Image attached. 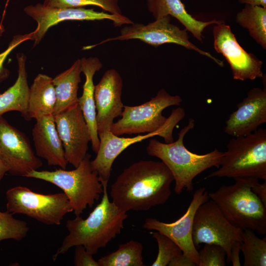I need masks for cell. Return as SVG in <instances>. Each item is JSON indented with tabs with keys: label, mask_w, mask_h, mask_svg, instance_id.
I'll list each match as a JSON object with an SVG mask.
<instances>
[{
	"label": "cell",
	"mask_w": 266,
	"mask_h": 266,
	"mask_svg": "<svg viewBox=\"0 0 266 266\" xmlns=\"http://www.w3.org/2000/svg\"><path fill=\"white\" fill-rule=\"evenodd\" d=\"M173 181L172 174L162 161H138L124 169L111 185L112 202L127 212L148 210L167 201Z\"/></svg>",
	"instance_id": "obj_1"
},
{
	"label": "cell",
	"mask_w": 266,
	"mask_h": 266,
	"mask_svg": "<svg viewBox=\"0 0 266 266\" xmlns=\"http://www.w3.org/2000/svg\"><path fill=\"white\" fill-rule=\"evenodd\" d=\"M103 186L101 201L84 219L76 216L66 221L68 233L65 237L60 247L52 256L53 261L77 245H83L92 255L104 248L124 228V221L128 217L127 212L120 209L110 201L107 194V184Z\"/></svg>",
	"instance_id": "obj_2"
},
{
	"label": "cell",
	"mask_w": 266,
	"mask_h": 266,
	"mask_svg": "<svg viewBox=\"0 0 266 266\" xmlns=\"http://www.w3.org/2000/svg\"><path fill=\"white\" fill-rule=\"evenodd\" d=\"M194 126L195 120L190 118L187 125L180 131L176 141L166 143L151 139L146 147L148 155L160 159L170 171L175 181L174 191L177 194H181L184 189L192 191L194 178L208 168H218L224 155V152L216 148L202 155L190 151L185 146L183 139Z\"/></svg>",
	"instance_id": "obj_3"
},
{
	"label": "cell",
	"mask_w": 266,
	"mask_h": 266,
	"mask_svg": "<svg viewBox=\"0 0 266 266\" xmlns=\"http://www.w3.org/2000/svg\"><path fill=\"white\" fill-rule=\"evenodd\" d=\"M257 179L234 178V184L223 185L208 193V196L233 225L263 235L266 233V206L251 189Z\"/></svg>",
	"instance_id": "obj_4"
},
{
	"label": "cell",
	"mask_w": 266,
	"mask_h": 266,
	"mask_svg": "<svg viewBox=\"0 0 266 266\" xmlns=\"http://www.w3.org/2000/svg\"><path fill=\"white\" fill-rule=\"evenodd\" d=\"M181 97L172 96L164 89L150 100L136 106L124 105L121 118L114 122L110 132L117 136L123 134L147 133L162 130L173 131L175 126L184 117L181 107L172 110L168 118L163 115L166 108L180 105Z\"/></svg>",
	"instance_id": "obj_5"
},
{
	"label": "cell",
	"mask_w": 266,
	"mask_h": 266,
	"mask_svg": "<svg viewBox=\"0 0 266 266\" xmlns=\"http://www.w3.org/2000/svg\"><path fill=\"white\" fill-rule=\"evenodd\" d=\"M212 177H254L266 180V130L259 128L245 136L233 137Z\"/></svg>",
	"instance_id": "obj_6"
},
{
	"label": "cell",
	"mask_w": 266,
	"mask_h": 266,
	"mask_svg": "<svg viewBox=\"0 0 266 266\" xmlns=\"http://www.w3.org/2000/svg\"><path fill=\"white\" fill-rule=\"evenodd\" d=\"M91 155L87 154L79 165L71 170H32L26 177L49 182L63 191L76 216H80L87 206L92 207L103 193V186L97 172L92 168Z\"/></svg>",
	"instance_id": "obj_7"
},
{
	"label": "cell",
	"mask_w": 266,
	"mask_h": 266,
	"mask_svg": "<svg viewBox=\"0 0 266 266\" xmlns=\"http://www.w3.org/2000/svg\"><path fill=\"white\" fill-rule=\"evenodd\" d=\"M6 211L21 214L48 225H59L64 216L73 211L64 193L42 194L18 186L5 193Z\"/></svg>",
	"instance_id": "obj_8"
},
{
	"label": "cell",
	"mask_w": 266,
	"mask_h": 266,
	"mask_svg": "<svg viewBox=\"0 0 266 266\" xmlns=\"http://www.w3.org/2000/svg\"><path fill=\"white\" fill-rule=\"evenodd\" d=\"M130 39H138L155 47L166 43L176 44L195 51L211 59L219 66H224L223 61L192 43L189 39L187 30H181L171 23L170 16L155 19V21L147 25L140 23L127 25L121 29L120 34L117 36L107 38L94 45L85 47L84 49H89L107 42Z\"/></svg>",
	"instance_id": "obj_9"
},
{
	"label": "cell",
	"mask_w": 266,
	"mask_h": 266,
	"mask_svg": "<svg viewBox=\"0 0 266 266\" xmlns=\"http://www.w3.org/2000/svg\"><path fill=\"white\" fill-rule=\"evenodd\" d=\"M243 231L230 223L216 203L209 200L196 212L192 239L196 247L201 243L221 246L226 251L227 262L230 263L232 247L235 243L241 242Z\"/></svg>",
	"instance_id": "obj_10"
},
{
	"label": "cell",
	"mask_w": 266,
	"mask_h": 266,
	"mask_svg": "<svg viewBox=\"0 0 266 266\" xmlns=\"http://www.w3.org/2000/svg\"><path fill=\"white\" fill-rule=\"evenodd\" d=\"M24 10L37 23L36 29L32 32L34 46L40 42L50 28L65 21L109 20L116 27L133 23L123 14H112L83 7L59 8L37 3L28 5Z\"/></svg>",
	"instance_id": "obj_11"
},
{
	"label": "cell",
	"mask_w": 266,
	"mask_h": 266,
	"mask_svg": "<svg viewBox=\"0 0 266 266\" xmlns=\"http://www.w3.org/2000/svg\"><path fill=\"white\" fill-rule=\"evenodd\" d=\"M0 160L12 175L25 176L42 166L25 133L0 116Z\"/></svg>",
	"instance_id": "obj_12"
},
{
	"label": "cell",
	"mask_w": 266,
	"mask_h": 266,
	"mask_svg": "<svg viewBox=\"0 0 266 266\" xmlns=\"http://www.w3.org/2000/svg\"><path fill=\"white\" fill-rule=\"evenodd\" d=\"M215 25L213 28L214 48L230 65L233 79L244 81L263 77V62L240 46L230 26L224 22Z\"/></svg>",
	"instance_id": "obj_13"
},
{
	"label": "cell",
	"mask_w": 266,
	"mask_h": 266,
	"mask_svg": "<svg viewBox=\"0 0 266 266\" xmlns=\"http://www.w3.org/2000/svg\"><path fill=\"white\" fill-rule=\"evenodd\" d=\"M67 163L76 167L87 154L91 135L78 102L54 115Z\"/></svg>",
	"instance_id": "obj_14"
},
{
	"label": "cell",
	"mask_w": 266,
	"mask_h": 266,
	"mask_svg": "<svg viewBox=\"0 0 266 266\" xmlns=\"http://www.w3.org/2000/svg\"><path fill=\"white\" fill-rule=\"evenodd\" d=\"M209 200L208 193L204 187L195 191L186 212L172 223H165L154 218L145 220L143 228L155 230L173 240L183 253L198 265L199 252L192 239V230L195 215L198 207Z\"/></svg>",
	"instance_id": "obj_15"
},
{
	"label": "cell",
	"mask_w": 266,
	"mask_h": 266,
	"mask_svg": "<svg viewBox=\"0 0 266 266\" xmlns=\"http://www.w3.org/2000/svg\"><path fill=\"white\" fill-rule=\"evenodd\" d=\"M123 86L121 75L113 68L107 70L95 86L98 134L110 131L114 120L121 116L124 106L122 101Z\"/></svg>",
	"instance_id": "obj_16"
},
{
	"label": "cell",
	"mask_w": 266,
	"mask_h": 266,
	"mask_svg": "<svg viewBox=\"0 0 266 266\" xmlns=\"http://www.w3.org/2000/svg\"><path fill=\"white\" fill-rule=\"evenodd\" d=\"M100 146L95 158L91 161L92 169L97 172L102 184H107L110 177L112 165L116 158L130 145L142 140L159 135L165 143L174 141L173 131L162 130L133 137L117 136L110 131L98 134Z\"/></svg>",
	"instance_id": "obj_17"
},
{
	"label": "cell",
	"mask_w": 266,
	"mask_h": 266,
	"mask_svg": "<svg viewBox=\"0 0 266 266\" xmlns=\"http://www.w3.org/2000/svg\"><path fill=\"white\" fill-rule=\"evenodd\" d=\"M266 123V90L254 88L226 120L224 132L233 137L245 136Z\"/></svg>",
	"instance_id": "obj_18"
},
{
	"label": "cell",
	"mask_w": 266,
	"mask_h": 266,
	"mask_svg": "<svg viewBox=\"0 0 266 266\" xmlns=\"http://www.w3.org/2000/svg\"><path fill=\"white\" fill-rule=\"evenodd\" d=\"M32 136L38 157L45 160L49 166L66 168L68 163L53 115L45 116L36 120L32 130Z\"/></svg>",
	"instance_id": "obj_19"
},
{
	"label": "cell",
	"mask_w": 266,
	"mask_h": 266,
	"mask_svg": "<svg viewBox=\"0 0 266 266\" xmlns=\"http://www.w3.org/2000/svg\"><path fill=\"white\" fill-rule=\"evenodd\" d=\"M80 60L81 71L85 76V81L82 95L78 98V101L89 130L92 150L97 153L100 142L96 123L93 79L95 73L102 68V64L97 57L82 58Z\"/></svg>",
	"instance_id": "obj_20"
},
{
	"label": "cell",
	"mask_w": 266,
	"mask_h": 266,
	"mask_svg": "<svg viewBox=\"0 0 266 266\" xmlns=\"http://www.w3.org/2000/svg\"><path fill=\"white\" fill-rule=\"evenodd\" d=\"M146 2L148 10L155 19L172 16L200 42L202 41V32L206 27L224 22L216 20L204 22L196 19L187 11L181 0H146Z\"/></svg>",
	"instance_id": "obj_21"
},
{
	"label": "cell",
	"mask_w": 266,
	"mask_h": 266,
	"mask_svg": "<svg viewBox=\"0 0 266 266\" xmlns=\"http://www.w3.org/2000/svg\"><path fill=\"white\" fill-rule=\"evenodd\" d=\"M17 59V78L13 85L0 94V116L7 112L16 111L29 120L28 106L30 87L26 71V57L23 54H18Z\"/></svg>",
	"instance_id": "obj_22"
},
{
	"label": "cell",
	"mask_w": 266,
	"mask_h": 266,
	"mask_svg": "<svg viewBox=\"0 0 266 266\" xmlns=\"http://www.w3.org/2000/svg\"><path fill=\"white\" fill-rule=\"evenodd\" d=\"M56 101L53 78L44 74H38L29 89V120H36L45 116L53 115Z\"/></svg>",
	"instance_id": "obj_23"
},
{
	"label": "cell",
	"mask_w": 266,
	"mask_h": 266,
	"mask_svg": "<svg viewBox=\"0 0 266 266\" xmlns=\"http://www.w3.org/2000/svg\"><path fill=\"white\" fill-rule=\"evenodd\" d=\"M81 72V60L77 59L69 68L53 78L56 99L53 115L78 102Z\"/></svg>",
	"instance_id": "obj_24"
},
{
	"label": "cell",
	"mask_w": 266,
	"mask_h": 266,
	"mask_svg": "<svg viewBox=\"0 0 266 266\" xmlns=\"http://www.w3.org/2000/svg\"><path fill=\"white\" fill-rule=\"evenodd\" d=\"M235 21L246 29L250 36L266 49V7L245 4L237 13Z\"/></svg>",
	"instance_id": "obj_25"
},
{
	"label": "cell",
	"mask_w": 266,
	"mask_h": 266,
	"mask_svg": "<svg viewBox=\"0 0 266 266\" xmlns=\"http://www.w3.org/2000/svg\"><path fill=\"white\" fill-rule=\"evenodd\" d=\"M142 244L131 240L120 244L118 249L98 261L100 266H144Z\"/></svg>",
	"instance_id": "obj_26"
},
{
	"label": "cell",
	"mask_w": 266,
	"mask_h": 266,
	"mask_svg": "<svg viewBox=\"0 0 266 266\" xmlns=\"http://www.w3.org/2000/svg\"><path fill=\"white\" fill-rule=\"evenodd\" d=\"M240 251L244 266H266V240L258 237L254 231L246 229L242 233Z\"/></svg>",
	"instance_id": "obj_27"
},
{
	"label": "cell",
	"mask_w": 266,
	"mask_h": 266,
	"mask_svg": "<svg viewBox=\"0 0 266 266\" xmlns=\"http://www.w3.org/2000/svg\"><path fill=\"white\" fill-rule=\"evenodd\" d=\"M13 215L7 211H0V241L6 239L21 241L28 234L29 228L27 223Z\"/></svg>",
	"instance_id": "obj_28"
},
{
	"label": "cell",
	"mask_w": 266,
	"mask_h": 266,
	"mask_svg": "<svg viewBox=\"0 0 266 266\" xmlns=\"http://www.w3.org/2000/svg\"><path fill=\"white\" fill-rule=\"evenodd\" d=\"M119 1V0H44L43 4L59 8L82 7L87 5H95L109 13L122 15Z\"/></svg>",
	"instance_id": "obj_29"
},
{
	"label": "cell",
	"mask_w": 266,
	"mask_h": 266,
	"mask_svg": "<svg viewBox=\"0 0 266 266\" xmlns=\"http://www.w3.org/2000/svg\"><path fill=\"white\" fill-rule=\"evenodd\" d=\"M158 246V253L152 266H166L183 253L181 249L173 240L158 232H152Z\"/></svg>",
	"instance_id": "obj_30"
},
{
	"label": "cell",
	"mask_w": 266,
	"mask_h": 266,
	"mask_svg": "<svg viewBox=\"0 0 266 266\" xmlns=\"http://www.w3.org/2000/svg\"><path fill=\"white\" fill-rule=\"evenodd\" d=\"M198 266H225L226 253L221 246L215 244H204L199 252Z\"/></svg>",
	"instance_id": "obj_31"
},
{
	"label": "cell",
	"mask_w": 266,
	"mask_h": 266,
	"mask_svg": "<svg viewBox=\"0 0 266 266\" xmlns=\"http://www.w3.org/2000/svg\"><path fill=\"white\" fill-rule=\"evenodd\" d=\"M33 33L14 36L9 43L8 47L0 53V82L8 75L7 70L3 67V64L7 56L12 51L22 42L28 40H32Z\"/></svg>",
	"instance_id": "obj_32"
},
{
	"label": "cell",
	"mask_w": 266,
	"mask_h": 266,
	"mask_svg": "<svg viewBox=\"0 0 266 266\" xmlns=\"http://www.w3.org/2000/svg\"><path fill=\"white\" fill-rule=\"evenodd\" d=\"M92 254L88 252L83 245L75 246L74 265L75 266H100Z\"/></svg>",
	"instance_id": "obj_33"
},
{
	"label": "cell",
	"mask_w": 266,
	"mask_h": 266,
	"mask_svg": "<svg viewBox=\"0 0 266 266\" xmlns=\"http://www.w3.org/2000/svg\"><path fill=\"white\" fill-rule=\"evenodd\" d=\"M251 189L266 206V180L260 183L259 179H257L253 184Z\"/></svg>",
	"instance_id": "obj_34"
},
{
	"label": "cell",
	"mask_w": 266,
	"mask_h": 266,
	"mask_svg": "<svg viewBox=\"0 0 266 266\" xmlns=\"http://www.w3.org/2000/svg\"><path fill=\"white\" fill-rule=\"evenodd\" d=\"M168 266H195L196 264L189 257L183 253L171 261Z\"/></svg>",
	"instance_id": "obj_35"
},
{
	"label": "cell",
	"mask_w": 266,
	"mask_h": 266,
	"mask_svg": "<svg viewBox=\"0 0 266 266\" xmlns=\"http://www.w3.org/2000/svg\"><path fill=\"white\" fill-rule=\"evenodd\" d=\"M240 242L235 243L232 247L231 251V262L233 266H240Z\"/></svg>",
	"instance_id": "obj_36"
},
{
	"label": "cell",
	"mask_w": 266,
	"mask_h": 266,
	"mask_svg": "<svg viewBox=\"0 0 266 266\" xmlns=\"http://www.w3.org/2000/svg\"><path fill=\"white\" fill-rule=\"evenodd\" d=\"M238 2L242 4L261 6L266 7V0H238Z\"/></svg>",
	"instance_id": "obj_37"
},
{
	"label": "cell",
	"mask_w": 266,
	"mask_h": 266,
	"mask_svg": "<svg viewBox=\"0 0 266 266\" xmlns=\"http://www.w3.org/2000/svg\"><path fill=\"white\" fill-rule=\"evenodd\" d=\"M7 172H8L7 167L0 160V182L2 180Z\"/></svg>",
	"instance_id": "obj_38"
},
{
	"label": "cell",
	"mask_w": 266,
	"mask_h": 266,
	"mask_svg": "<svg viewBox=\"0 0 266 266\" xmlns=\"http://www.w3.org/2000/svg\"><path fill=\"white\" fill-rule=\"evenodd\" d=\"M5 9H4V11H3V15H2V18H1V20L0 22V37L2 35L3 33L4 32V26H3V20L4 19V16L5 15Z\"/></svg>",
	"instance_id": "obj_39"
}]
</instances>
